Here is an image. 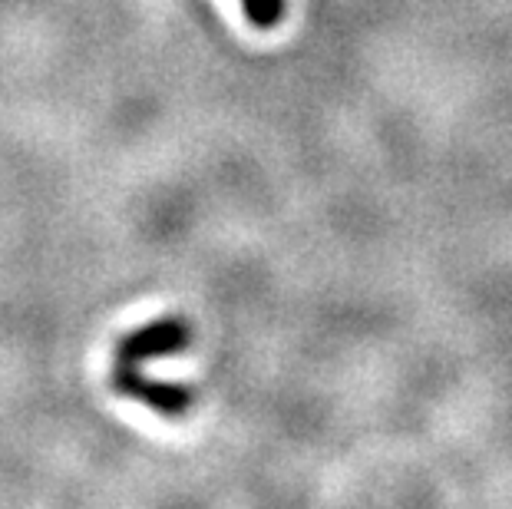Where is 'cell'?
I'll use <instances>...</instances> for the list:
<instances>
[{
  "label": "cell",
  "instance_id": "1",
  "mask_svg": "<svg viewBox=\"0 0 512 509\" xmlns=\"http://www.w3.org/2000/svg\"><path fill=\"white\" fill-rule=\"evenodd\" d=\"M192 344V324L179 314L139 324L116 344V364H146L162 361V357H176Z\"/></svg>",
  "mask_w": 512,
  "mask_h": 509
},
{
  "label": "cell",
  "instance_id": "2",
  "mask_svg": "<svg viewBox=\"0 0 512 509\" xmlns=\"http://www.w3.org/2000/svg\"><path fill=\"white\" fill-rule=\"evenodd\" d=\"M110 384L119 397H133L143 407H149L152 414L169 417V420H182L195 404L192 387L149 377V374L139 371V364H116L113 374H110Z\"/></svg>",
  "mask_w": 512,
  "mask_h": 509
},
{
  "label": "cell",
  "instance_id": "3",
  "mask_svg": "<svg viewBox=\"0 0 512 509\" xmlns=\"http://www.w3.org/2000/svg\"><path fill=\"white\" fill-rule=\"evenodd\" d=\"M242 14L255 30H275L288 14V0H242Z\"/></svg>",
  "mask_w": 512,
  "mask_h": 509
}]
</instances>
